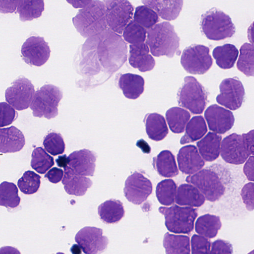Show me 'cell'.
Wrapping results in <instances>:
<instances>
[{
    "instance_id": "cell-1",
    "label": "cell",
    "mask_w": 254,
    "mask_h": 254,
    "mask_svg": "<svg viewBox=\"0 0 254 254\" xmlns=\"http://www.w3.org/2000/svg\"><path fill=\"white\" fill-rule=\"evenodd\" d=\"M224 170L215 164L189 175L186 180L196 187L207 200L214 202L221 198L225 191L229 178L226 172L222 174Z\"/></svg>"
},
{
    "instance_id": "cell-2",
    "label": "cell",
    "mask_w": 254,
    "mask_h": 254,
    "mask_svg": "<svg viewBox=\"0 0 254 254\" xmlns=\"http://www.w3.org/2000/svg\"><path fill=\"white\" fill-rule=\"evenodd\" d=\"M146 44L152 55L155 57L166 56L172 58L179 55L180 39L174 26L168 22L156 24L147 31Z\"/></svg>"
},
{
    "instance_id": "cell-3",
    "label": "cell",
    "mask_w": 254,
    "mask_h": 254,
    "mask_svg": "<svg viewBox=\"0 0 254 254\" xmlns=\"http://www.w3.org/2000/svg\"><path fill=\"white\" fill-rule=\"evenodd\" d=\"M72 22L77 31L84 38L104 31L107 27L104 2L92 0L86 6L79 10L73 17Z\"/></svg>"
},
{
    "instance_id": "cell-4",
    "label": "cell",
    "mask_w": 254,
    "mask_h": 254,
    "mask_svg": "<svg viewBox=\"0 0 254 254\" xmlns=\"http://www.w3.org/2000/svg\"><path fill=\"white\" fill-rule=\"evenodd\" d=\"M200 25L202 33L211 40L230 38L236 31L230 17L216 8L209 9L201 15Z\"/></svg>"
},
{
    "instance_id": "cell-5",
    "label": "cell",
    "mask_w": 254,
    "mask_h": 254,
    "mask_svg": "<svg viewBox=\"0 0 254 254\" xmlns=\"http://www.w3.org/2000/svg\"><path fill=\"white\" fill-rule=\"evenodd\" d=\"M208 93L197 79L191 76L184 78L177 93L179 105L193 114H201L207 104Z\"/></svg>"
},
{
    "instance_id": "cell-6",
    "label": "cell",
    "mask_w": 254,
    "mask_h": 254,
    "mask_svg": "<svg viewBox=\"0 0 254 254\" xmlns=\"http://www.w3.org/2000/svg\"><path fill=\"white\" fill-rule=\"evenodd\" d=\"M63 95V92L56 86L49 84L42 86L35 92L30 106L33 116L47 119L56 117Z\"/></svg>"
},
{
    "instance_id": "cell-7",
    "label": "cell",
    "mask_w": 254,
    "mask_h": 254,
    "mask_svg": "<svg viewBox=\"0 0 254 254\" xmlns=\"http://www.w3.org/2000/svg\"><path fill=\"white\" fill-rule=\"evenodd\" d=\"M159 211L165 217V224L167 229L176 234L190 233L198 215L196 209L177 205L169 207H160Z\"/></svg>"
},
{
    "instance_id": "cell-8",
    "label": "cell",
    "mask_w": 254,
    "mask_h": 254,
    "mask_svg": "<svg viewBox=\"0 0 254 254\" xmlns=\"http://www.w3.org/2000/svg\"><path fill=\"white\" fill-rule=\"evenodd\" d=\"M208 47L202 45H192L183 51L181 64L184 69L193 74H203L212 66L213 60Z\"/></svg>"
},
{
    "instance_id": "cell-9",
    "label": "cell",
    "mask_w": 254,
    "mask_h": 254,
    "mask_svg": "<svg viewBox=\"0 0 254 254\" xmlns=\"http://www.w3.org/2000/svg\"><path fill=\"white\" fill-rule=\"evenodd\" d=\"M107 25L114 32L122 34L132 20L134 7L127 0H105Z\"/></svg>"
},
{
    "instance_id": "cell-10",
    "label": "cell",
    "mask_w": 254,
    "mask_h": 254,
    "mask_svg": "<svg viewBox=\"0 0 254 254\" xmlns=\"http://www.w3.org/2000/svg\"><path fill=\"white\" fill-rule=\"evenodd\" d=\"M35 92L31 81L25 77H19L6 89L5 98L8 104L14 109L22 111L30 106Z\"/></svg>"
},
{
    "instance_id": "cell-11",
    "label": "cell",
    "mask_w": 254,
    "mask_h": 254,
    "mask_svg": "<svg viewBox=\"0 0 254 254\" xmlns=\"http://www.w3.org/2000/svg\"><path fill=\"white\" fill-rule=\"evenodd\" d=\"M220 93L216 101L230 110H236L242 106L245 96L244 86L237 77L224 79L219 85Z\"/></svg>"
},
{
    "instance_id": "cell-12",
    "label": "cell",
    "mask_w": 254,
    "mask_h": 254,
    "mask_svg": "<svg viewBox=\"0 0 254 254\" xmlns=\"http://www.w3.org/2000/svg\"><path fill=\"white\" fill-rule=\"evenodd\" d=\"M75 241L85 254H100L107 248L109 240L102 229L87 226L80 229Z\"/></svg>"
},
{
    "instance_id": "cell-13",
    "label": "cell",
    "mask_w": 254,
    "mask_h": 254,
    "mask_svg": "<svg viewBox=\"0 0 254 254\" xmlns=\"http://www.w3.org/2000/svg\"><path fill=\"white\" fill-rule=\"evenodd\" d=\"M152 184L150 180L139 172L129 176L125 183V196L129 202L139 205L144 202L152 192Z\"/></svg>"
},
{
    "instance_id": "cell-14",
    "label": "cell",
    "mask_w": 254,
    "mask_h": 254,
    "mask_svg": "<svg viewBox=\"0 0 254 254\" xmlns=\"http://www.w3.org/2000/svg\"><path fill=\"white\" fill-rule=\"evenodd\" d=\"M21 53L23 60L26 64L41 66L49 60L51 50L43 37L33 36L24 42Z\"/></svg>"
},
{
    "instance_id": "cell-15",
    "label": "cell",
    "mask_w": 254,
    "mask_h": 254,
    "mask_svg": "<svg viewBox=\"0 0 254 254\" xmlns=\"http://www.w3.org/2000/svg\"><path fill=\"white\" fill-rule=\"evenodd\" d=\"M220 154L226 162L235 165L244 163L251 155L243 136L236 133L221 141Z\"/></svg>"
},
{
    "instance_id": "cell-16",
    "label": "cell",
    "mask_w": 254,
    "mask_h": 254,
    "mask_svg": "<svg viewBox=\"0 0 254 254\" xmlns=\"http://www.w3.org/2000/svg\"><path fill=\"white\" fill-rule=\"evenodd\" d=\"M204 117L209 129L216 134H224L229 131L233 126L235 121L230 111L216 104H213L206 109Z\"/></svg>"
},
{
    "instance_id": "cell-17",
    "label": "cell",
    "mask_w": 254,
    "mask_h": 254,
    "mask_svg": "<svg viewBox=\"0 0 254 254\" xmlns=\"http://www.w3.org/2000/svg\"><path fill=\"white\" fill-rule=\"evenodd\" d=\"M67 158V166L74 174L85 177L94 175L96 156L93 151L86 149L75 151Z\"/></svg>"
},
{
    "instance_id": "cell-18",
    "label": "cell",
    "mask_w": 254,
    "mask_h": 254,
    "mask_svg": "<svg viewBox=\"0 0 254 254\" xmlns=\"http://www.w3.org/2000/svg\"><path fill=\"white\" fill-rule=\"evenodd\" d=\"M177 161L180 170L189 175L195 174L201 170L205 164L198 149L192 145L185 146L180 149Z\"/></svg>"
},
{
    "instance_id": "cell-19",
    "label": "cell",
    "mask_w": 254,
    "mask_h": 254,
    "mask_svg": "<svg viewBox=\"0 0 254 254\" xmlns=\"http://www.w3.org/2000/svg\"><path fill=\"white\" fill-rule=\"evenodd\" d=\"M149 49L145 43L129 45L128 62L141 72L150 71L155 65V61L149 54Z\"/></svg>"
},
{
    "instance_id": "cell-20",
    "label": "cell",
    "mask_w": 254,
    "mask_h": 254,
    "mask_svg": "<svg viewBox=\"0 0 254 254\" xmlns=\"http://www.w3.org/2000/svg\"><path fill=\"white\" fill-rule=\"evenodd\" d=\"M25 139L22 132L17 127L0 128V152L14 153L24 146Z\"/></svg>"
},
{
    "instance_id": "cell-21",
    "label": "cell",
    "mask_w": 254,
    "mask_h": 254,
    "mask_svg": "<svg viewBox=\"0 0 254 254\" xmlns=\"http://www.w3.org/2000/svg\"><path fill=\"white\" fill-rule=\"evenodd\" d=\"M62 181L65 191L68 194L76 196L83 195L92 185L89 178L74 174L68 166L64 168Z\"/></svg>"
},
{
    "instance_id": "cell-22",
    "label": "cell",
    "mask_w": 254,
    "mask_h": 254,
    "mask_svg": "<svg viewBox=\"0 0 254 254\" xmlns=\"http://www.w3.org/2000/svg\"><path fill=\"white\" fill-rule=\"evenodd\" d=\"M141 2L152 8L162 19L168 21L176 19L180 14L183 0H142Z\"/></svg>"
},
{
    "instance_id": "cell-23",
    "label": "cell",
    "mask_w": 254,
    "mask_h": 254,
    "mask_svg": "<svg viewBox=\"0 0 254 254\" xmlns=\"http://www.w3.org/2000/svg\"><path fill=\"white\" fill-rule=\"evenodd\" d=\"M145 81L140 75L131 73L121 74L118 80V86L124 96L129 99L138 98L144 92Z\"/></svg>"
},
{
    "instance_id": "cell-24",
    "label": "cell",
    "mask_w": 254,
    "mask_h": 254,
    "mask_svg": "<svg viewBox=\"0 0 254 254\" xmlns=\"http://www.w3.org/2000/svg\"><path fill=\"white\" fill-rule=\"evenodd\" d=\"M222 137L212 132H209L197 142L198 151L202 159L212 162L217 159L220 154Z\"/></svg>"
},
{
    "instance_id": "cell-25",
    "label": "cell",
    "mask_w": 254,
    "mask_h": 254,
    "mask_svg": "<svg viewBox=\"0 0 254 254\" xmlns=\"http://www.w3.org/2000/svg\"><path fill=\"white\" fill-rule=\"evenodd\" d=\"M205 200L200 191L190 184H181L177 188L175 202L180 205L198 207L204 204Z\"/></svg>"
},
{
    "instance_id": "cell-26",
    "label": "cell",
    "mask_w": 254,
    "mask_h": 254,
    "mask_svg": "<svg viewBox=\"0 0 254 254\" xmlns=\"http://www.w3.org/2000/svg\"><path fill=\"white\" fill-rule=\"evenodd\" d=\"M143 122L146 133L150 139L159 141L167 135L169 132L168 127L164 117L161 115L157 113L147 114Z\"/></svg>"
},
{
    "instance_id": "cell-27",
    "label": "cell",
    "mask_w": 254,
    "mask_h": 254,
    "mask_svg": "<svg viewBox=\"0 0 254 254\" xmlns=\"http://www.w3.org/2000/svg\"><path fill=\"white\" fill-rule=\"evenodd\" d=\"M152 165L154 169L162 177L172 178L179 174L175 156L169 150H163L154 157Z\"/></svg>"
},
{
    "instance_id": "cell-28",
    "label": "cell",
    "mask_w": 254,
    "mask_h": 254,
    "mask_svg": "<svg viewBox=\"0 0 254 254\" xmlns=\"http://www.w3.org/2000/svg\"><path fill=\"white\" fill-rule=\"evenodd\" d=\"M98 213L102 221L109 224L119 222L124 217L125 211L122 202L111 199L98 206Z\"/></svg>"
},
{
    "instance_id": "cell-29",
    "label": "cell",
    "mask_w": 254,
    "mask_h": 254,
    "mask_svg": "<svg viewBox=\"0 0 254 254\" xmlns=\"http://www.w3.org/2000/svg\"><path fill=\"white\" fill-rule=\"evenodd\" d=\"M238 50L233 44H225L215 47L212 52L217 65L223 69L233 67L238 58Z\"/></svg>"
},
{
    "instance_id": "cell-30",
    "label": "cell",
    "mask_w": 254,
    "mask_h": 254,
    "mask_svg": "<svg viewBox=\"0 0 254 254\" xmlns=\"http://www.w3.org/2000/svg\"><path fill=\"white\" fill-rule=\"evenodd\" d=\"M207 131L204 119L201 116L193 117L186 127V132L180 140L181 144L193 142L202 138Z\"/></svg>"
},
{
    "instance_id": "cell-31",
    "label": "cell",
    "mask_w": 254,
    "mask_h": 254,
    "mask_svg": "<svg viewBox=\"0 0 254 254\" xmlns=\"http://www.w3.org/2000/svg\"><path fill=\"white\" fill-rule=\"evenodd\" d=\"M222 227L219 216L206 214L198 217L195 224V230L200 235L213 238L216 236Z\"/></svg>"
},
{
    "instance_id": "cell-32",
    "label": "cell",
    "mask_w": 254,
    "mask_h": 254,
    "mask_svg": "<svg viewBox=\"0 0 254 254\" xmlns=\"http://www.w3.org/2000/svg\"><path fill=\"white\" fill-rule=\"evenodd\" d=\"M163 243L166 254H190L189 236L167 232L164 235Z\"/></svg>"
},
{
    "instance_id": "cell-33",
    "label": "cell",
    "mask_w": 254,
    "mask_h": 254,
    "mask_svg": "<svg viewBox=\"0 0 254 254\" xmlns=\"http://www.w3.org/2000/svg\"><path fill=\"white\" fill-rule=\"evenodd\" d=\"M190 118L189 112L179 107H172L166 113V119L170 129L175 133H181L185 131Z\"/></svg>"
},
{
    "instance_id": "cell-34",
    "label": "cell",
    "mask_w": 254,
    "mask_h": 254,
    "mask_svg": "<svg viewBox=\"0 0 254 254\" xmlns=\"http://www.w3.org/2000/svg\"><path fill=\"white\" fill-rule=\"evenodd\" d=\"M44 6L42 0H19L16 12L19 13L21 21H30L41 16Z\"/></svg>"
},
{
    "instance_id": "cell-35",
    "label": "cell",
    "mask_w": 254,
    "mask_h": 254,
    "mask_svg": "<svg viewBox=\"0 0 254 254\" xmlns=\"http://www.w3.org/2000/svg\"><path fill=\"white\" fill-rule=\"evenodd\" d=\"M177 186L172 179H166L159 182L156 187V195L159 202L165 206L174 204Z\"/></svg>"
},
{
    "instance_id": "cell-36",
    "label": "cell",
    "mask_w": 254,
    "mask_h": 254,
    "mask_svg": "<svg viewBox=\"0 0 254 254\" xmlns=\"http://www.w3.org/2000/svg\"><path fill=\"white\" fill-rule=\"evenodd\" d=\"M18 190L13 183L4 181L0 184V206L14 208L20 204Z\"/></svg>"
},
{
    "instance_id": "cell-37",
    "label": "cell",
    "mask_w": 254,
    "mask_h": 254,
    "mask_svg": "<svg viewBox=\"0 0 254 254\" xmlns=\"http://www.w3.org/2000/svg\"><path fill=\"white\" fill-rule=\"evenodd\" d=\"M239 70L247 76H254V46L245 43L240 48V54L237 63Z\"/></svg>"
},
{
    "instance_id": "cell-38",
    "label": "cell",
    "mask_w": 254,
    "mask_h": 254,
    "mask_svg": "<svg viewBox=\"0 0 254 254\" xmlns=\"http://www.w3.org/2000/svg\"><path fill=\"white\" fill-rule=\"evenodd\" d=\"M55 163L54 158L41 147L35 148L31 155V167L37 172L46 173Z\"/></svg>"
},
{
    "instance_id": "cell-39",
    "label": "cell",
    "mask_w": 254,
    "mask_h": 254,
    "mask_svg": "<svg viewBox=\"0 0 254 254\" xmlns=\"http://www.w3.org/2000/svg\"><path fill=\"white\" fill-rule=\"evenodd\" d=\"M133 20L145 29H149L159 21L158 14L150 7L143 5L135 8Z\"/></svg>"
},
{
    "instance_id": "cell-40",
    "label": "cell",
    "mask_w": 254,
    "mask_h": 254,
    "mask_svg": "<svg viewBox=\"0 0 254 254\" xmlns=\"http://www.w3.org/2000/svg\"><path fill=\"white\" fill-rule=\"evenodd\" d=\"M41 177L32 171L25 172L18 180L17 185L20 191L25 194H32L37 192L41 184Z\"/></svg>"
},
{
    "instance_id": "cell-41",
    "label": "cell",
    "mask_w": 254,
    "mask_h": 254,
    "mask_svg": "<svg viewBox=\"0 0 254 254\" xmlns=\"http://www.w3.org/2000/svg\"><path fill=\"white\" fill-rule=\"evenodd\" d=\"M123 36L124 40L131 45L141 44L146 40L147 30L134 20H131L124 29Z\"/></svg>"
},
{
    "instance_id": "cell-42",
    "label": "cell",
    "mask_w": 254,
    "mask_h": 254,
    "mask_svg": "<svg viewBox=\"0 0 254 254\" xmlns=\"http://www.w3.org/2000/svg\"><path fill=\"white\" fill-rule=\"evenodd\" d=\"M43 144L45 150L53 156L62 154L65 150L63 136L56 132L49 133L45 137Z\"/></svg>"
},
{
    "instance_id": "cell-43",
    "label": "cell",
    "mask_w": 254,
    "mask_h": 254,
    "mask_svg": "<svg viewBox=\"0 0 254 254\" xmlns=\"http://www.w3.org/2000/svg\"><path fill=\"white\" fill-rule=\"evenodd\" d=\"M211 242L201 235L194 234L191 239V254H209Z\"/></svg>"
},
{
    "instance_id": "cell-44",
    "label": "cell",
    "mask_w": 254,
    "mask_h": 254,
    "mask_svg": "<svg viewBox=\"0 0 254 254\" xmlns=\"http://www.w3.org/2000/svg\"><path fill=\"white\" fill-rule=\"evenodd\" d=\"M15 109L6 102L0 103V127L11 124L17 118Z\"/></svg>"
},
{
    "instance_id": "cell-45",
    "label": "cell",
    "mask_w": 254,
    "mask_h": 254,
    "mask_svg": "<svg viewBox=\"0 0 254 254\" xmlns=\"http://www.w3.org/2000/svg\"><path fill=\"white\" fill-rule=\"evenodd\" d=\"M241 195L247 208L253 210L254 208V183H248L244 185L241 191Z\"/></svg>"
},
{
    "instance_id": "cell-46",
    "label": "cell",
    "mask_w": 254,
    "mask_h": 254,
    "mask_svg": "<svg viewBox=\"0 0 254 254\" xmlns=\"http://www.w3.org/2000/svg\"><path fill=\"white\" fill-rule=\"evenodd\" d=\"M209 254H233V247L228 242L218 239L213 242Z\"/></svg>"
},
{
    "instance_id": "cell-47",
    "label": "cell",
    "mask_w": 254,
    "mask_h": 254,
    "mask_svg": "<svg viewBox=\"0 0 254 254\" xmlns=\"http://www.w3.org/2000/svg\"><path fill=\"white\" fill-rule=\"evenodd\" d=\"M64 171L57 167H54L51 169L45 175L51 183L57 184L61 182L64 177Z\"/></svg>"
},
{
    "instance_id": "cell-48",
    "label": "cell",
    "mask_w": 254,
    "mask_h": 254,
    "mask_svg": "<svg viewBox=\"0 0 254 254\" xmlns=\"http://www.w3.org/2000/svg\"><path fill=\"white\" fill-rule=\"evenodd\" d=\"M243 168V172L248 180L254 181V156L249 157L246 160Z\"/></svg>"
},
{
    "instance_id": "cell-49",
    "label": "cell",
    "mask_w": 254,
    "mask_h": 254,
    "mask_svg": "<svg viewBox=\"0 0 254 254\" xmlns=\"http://www.w3.org/2000/svg\"><path fill=\"white\" fill-rule=\"evenodd\" d=\"M19 0L0 1V12H13L18 5Z\"/></svg>"
},
{
    "instance_id": "cell-50",
    "label": "cell",
    "mask_w": 254,
    "mask_h": 254,
    "mask_svg": "<svg viewBox=\"0 0 254 254\" xmlns=\"http://www.w3.org/2000/svg\"><path fill=\"white\" fill-rule=\"evenodd\" d=\"M246 145L250 153V154H254V130L252 129L247 133L242 134Z\"/></svg>"
},
{
    "instance_id": "cell-51",
    "label": "cell",
    "mask_w": 254,
    "mask_h": 254,
    "mask_svg": "<svg viewBox=\"0 0 254 254\" xmlns=\"http://www.w3.org/2000/svg\"><path fill=\"white\" fill-rule=\"evenodd\" d=\"M0 254H21V253L15 248L11 246H5L0 248Z\"/></svg>"
},
{
    "instance_id": "cell-52",
    "label": "cell",
    "mask_w": 254,
    "mask_h": 254,
    "mask_svg": "<svg viewBox=\"0 0 254 254\" xmlns=\"http://www.w3.org/2000/svg\"><path fill=\"white\" fill-rule=\"evenodd\" d=\"M58 166L60 167L65 168L68 165V158L65 154L59 156L56 160Z\"/></svg>"
},
{
    "instance_id": "cell-53",
    "label": "cell",
    "mask_w": 254,
    "mask_h": 254,
    "mask_svg": "<svg viewBox=\"0 0 254 254\" xmlns=\"http://www.w3.org/2000/svg\"><path fill=\"white\" fill-rule=\"evenodd\" d=\"M92 0H81V1H73L72 0V2H73L77 4H71L73 7H74L75 8H77V7H82L84 8V7L86 6L87 5H88Z\"/></svg>"
},
{
    "instance_id": "cell-54",
    "label": "cell",
    "mask_w": 254,
    "mask_h": 254,
    "mask_svg": "<svg viewBox=\"0 0 254 254\" xmlns=\"http://www.w3.org/2000/svg\"><path fill=\"white\" fill-rule=\"evenodd\" d=\"M81 249L77 244L73 245L70 249V251L72 254H81Z\"/></svg>"
},
{
    "instance_id": "cell-55",
    "label": "cell",
    "mask_w": 254,
    "mask_h": 254,
    "mask_svg": "<svg viewBox=\"0 0 254 254\" xmlns=\"http://www.w3.org/2000/svg\"><path fill=\"white\" fill-rule=\"evenodd\" d=\"M56 254H64L63 253L59 252V253H57Z\"/></svg>"
}]
</instances>
